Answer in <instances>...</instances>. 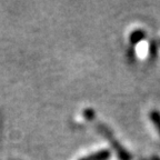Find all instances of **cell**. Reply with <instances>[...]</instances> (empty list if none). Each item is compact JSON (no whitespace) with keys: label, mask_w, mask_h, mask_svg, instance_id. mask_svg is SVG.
Instances as JSON below:
<instances>
[{"label":"cell","mask_w":160,"mask_h":160,"mask_svg":"<svg viewBox=\"0 0 160 160\" xmlns=\"http://www.w3.org/2000/svg\"><path fill=\"white\" fill-rule=\"evenodd\" d=\"M151 118H152L153 122L156 123V126H157L158 130L160 131V113L158 112H152V115H151Z\"/></svg>","instance_id":"cell-1"}]
</instances>
